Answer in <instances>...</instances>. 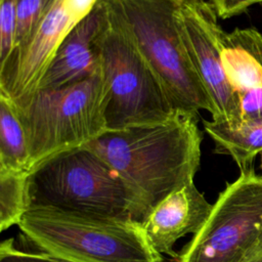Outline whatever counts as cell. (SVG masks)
<instances>
[{"mask_svg": "<svg viewBox=\"0 0 262 262\" xmlns=\"http://www.w3.org/2000/svg\"><path fill=\"white\" fill-rule=\"evenodd\" d=\"M201 143L196 116L176 111L158 123L107 130L83 146L117 172L144 220L169 193L193 182Z\"/></svg>", "mask_w": 262, "mask_h": 262, "instance_id": "1", "label": "cell"}, {"mask_svg": "<svg viewBox=\"0 0 262 262\" xmlns=\"http://www.w3.org/2000/svg\"><path fill=\"white\" fill-rule=\"evenodd\" d=\"M17 226L40 250L78 262H163L132 219L31 207Z\"/></svg>", "mask_w": 262, "mask_h": 262, "instance_id": "2", "label": "cell"}, {"mask_svg": "<svg viewBox=\"0 0 262 262\" xmlns=\"http://www.w3.org/2000/svg\"><path fill=\"white\" fill-rule=\"evenodd\" d=\"M110 16L126 32L175 111L211 115V100L185 50L173 0H102Z\"/></svg>", "mask_w": 262, "mask_h": 262, "instance_id": "3", "label": "cell"}, {"mask_svg": "<svg viewBox=\"0 0 262 262\" xmlns=\"http://www.w3.org/2000/svg\"><path fill=\"white\" fill-rule=\"evenodd\" d=\"M108 99V84L100 66L84 80L58 88H41L13 102L26 133L31 170L44 160L82 146L107 131Z\"/></svg>", "mask_w": 262, "mask_h": 262, "instance_id": "4", "label": "cell"}, {"mask_svg": "<svg viewBox=\"0 0 262 262\" xmlns=\"http://www.w3.org/2000/svg\"><path fill=\"white\" fill-rule=\"evenodd\" d=\"M29 208L108 215L142 222L140 208L117 172L85 146L56 154L27 176Z\"/></svg>", "mask_w": 262, "mask_h": 262, "instance_id": "5", "label": "cell"}, {"mask_svg": "<svg viewBox=\"0 0 262 262\" xmlns=\"http://www.w3.org/2000/svg\"><path fill=\"white\" fill-rule=\"evenodd\" d=\"M100 66L110 89L107 130L158 123L176 112L144 58L110 14L100 40Z\"/></svg>", "mask_w": 262, "mask_h": 262, "instance_id": "6", "label": "cell"}, {"mask_svg": "<svg viewBox=\"0 0 262 262\" xmlns=\"http://www.w3.org/2000/svg\"><path fill=\"white\" fill-rule=\"evenodd\" d=\"M262 233V175L241 170L176 262H242Z\"/></svg>", "mask_w": 262, "mask_h": 262, "instance_id": "7", "label": "cell"}, {"mask_svg": "<svg viewBox=\"0 0 262 262\" xmlns=\"http://www.w3.org/2000/svg\"><path fill=\"white\" fill-rule=\"evenodd\" d=\"M216 13L207 2L199 5H179L176 23L187 55L213 106L212 119L230 128L242 125L241 101L225 75L220 36L222 29Z\"/></svg>", "mask_w": 262, "mask_h": 262, "instance_id": "8", "label": "cell"}, {"mask_svg": "<svg viewBox=\"0 0 262 262\" xmlns=\"http://www.w3.org/2000/svg\"><path fill=\"white\" fill-rule=\"evenodd\" d=\"M82 19L68 0H53L28 38L0 63V95L15 103L36 92L58 47Z\"/></svg>", "mask_w": 262, "mask_h": 262, "instance_id": "9", "label": "cell"}, {"mask_svg": "<svg viewBox=\"0 0 262 262\" xmlns=\"http://www.w3.org/2000/svg\"><path fill=\"white\" fill-rule=\"evenodd\" d=\"M107 26V9L98 0L64 38L38 89L67 86L96 73L100 69V40Z\"/></svg>", "mask_w": 262, "mask_h": 262, "instance_id": "10", "label": "cell"}, {"mask_svg": "<svg viewBox=\"0 0 262 262\" xmlns=\"http://www.w3.org/2000/svg\"><path fill=\"white\" fill-rule=\"evenodd\" d=\"M205 195L194 182L187 183L164 198L141 222L155 250L175 258L176 242L188 233H196L212 211Z\"/></svg>", "mask_w": 262, "mask_h": 262, "instance_id": "11", "label": "cell"}, {"mask_svg": "<svg viewBox=\"0 0 262 262\" xmlns=\"http://www.w3.org/2000/svg\"><path fill=\"white\" fill-rule=\"evenodd\" d=\"M220 47L225 75L238 97L262 89V34L254 29L222 31Z\"/></svg>", "mask_w": 262, "mask_h": 262, "instance_id": "12", "label": "cell"}, {"mask_svg": "<svg viewBox=\"0 0 262 262\" xmlns=\"http://www.w3.org/2000/svg\"><path fill=\"white\" fill-rule=\"evenodd\" d=\"M30 154L14 103L0 95V172L29 174Z\"/></svg>", "mask_w": 262, "mask_h": 262, "instance_id": "13", "label": "cell"}, {"mask_svg": "<svg viewBox=\"0 0 262 262\" xmlns=\"http://www.w3.org/2000/svg\"><path fill=\"white\" fill-rule=\"evenodd\" d=\"M203 124L216 144V151L229 155L241 170L251 167L254 158L262 155V124L242 125L235 129L213 120Z\"/></svg>", "mask_w": 262, "mask_h": 262, "instance_id": "14", "label": "cell"}, {"mask_svg": "<svg viewBox=\"0 0 262 262\" xmlns=\"http://www.w3.org/2000/svg\"><path fill=\"white\" fill-rule=\"evenodd\" d=\"M28 174L0 172V229L17 225L29 208Z\"/></svg>", "mask_w": 262, "mask_h": 262, "instance_id": "15", "label": "cell"}, {"mask_svg": "<svg viewBox=\"0 0 262 262\" xmlns=\"http://www.w3.org/2000/svg\"><path fill=\"white\" fill-rule=\"evenodd\" d=\"M52 2L53 0H16L15 46L28 38Z\"/></svg>", "mask_w": 262, "mask_h": 262, "instance_id": "16", "label": "cell"}, {"mask_svg": "<svg viewBox=\"0 0 262 262\" xmlns=\"http://www.w3.org/2000/svg\"><path fill=\"white\" fill-rule=\"evenodd\" d=\"M16 0L0 1V63L15 47Z\"/></svg>", "mask_w": 262, "mask_h": 262, "instance_id": "17", "label": "cell"}, {"mask_svg": "<svg viewBox=\"0 0 262 262\" xmlns=\"http://www.w3.org/2000/svg\"><path fill=\"white\" fill-rule=\"evenodd\" d=\"M0 262H78L45 251H25L14 245L12 238L0 245Z\"/></svg>", "mask_w": 262, "mask_h": 262, "instance_id": "18", "label": "cell"}, {"mask_svg": "<svg viewBox=\"0 0 262 262\" xmlns=\"http://www.w3.org/2000/svg\"><path fill=\"white\" fill-rule=\"evenodd\" d=\"M261 2L262 0H210V5L217 16L228 18L237 15L248 7Z\"/></svg>", "mask_w": 262, "mask_h": 262, "instance_id": "19", "label": "cell"}, {"mask_svg": "<svg viewBox=\"0 0 262 262\" xmlns=\"http://www.w3.org/2000/svg\"><path fill=\"white\" fill-rule=\"evenodd\" d=\"M242 262H262V233Z\"/></svg>", "mask_w": 262, "mask_h": 262, "instance_id": "20", "label": "cell"}, {"mask_svg": "<svg viewBox=\"0 0 262 262\" xmlns=\"http://www.w3.org/2000/svg\"><path fill=\"white\" fill-rule=\"evenodd\" d=\"M179 5H199L205 2V0H173Z\"/></svg>", "mask_w": 262, "mask_h": 262, "instance_id": "21", "label": "cell"}, {"mask_svg": "<svg viewBox=\"0 0 262 262\" xmlns=\"http://www.w3.org/2000/svg\"><path fill=\"white\" fill-rule=\"evenodd\" d=\"M261 4H262V2H261Z\"/></svg>", "mask_w": 262, "mask_h": 262, "instance_id": "22", "label": "cell"}]
</instances>
